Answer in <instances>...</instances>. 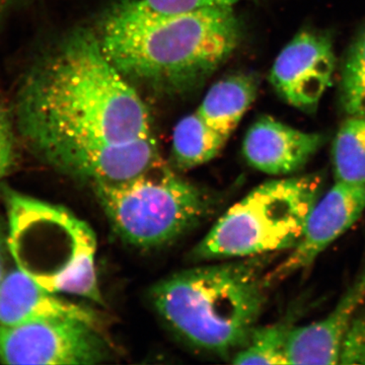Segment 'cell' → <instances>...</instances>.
Listing matches in <instances>:
<instances>
[{
	"label": "cell",
	"instance_id": "20",
	"mask_svg": "<svg viewBox=\"0 0 365 365\" xmlns=\"http://www.w3.org/2000/svg\"><path fill=\"white\" fill-rule=\"evenodd\" d=\"M14 160V132L13 124L9 121V116L0 106V180L2 179Z\"/></svg>",
	"mask_w": 365,
	"mask_h": 365
},
{
	"label": "cell",
	"instance_id": "11",
	"mask_svg": "<svg viewBox=\"0 0 365 365\" xmlns=\"http://www.w3.org/2000/svg\"><path fill=\"white\" fill-rule=\"evenodd\" d=\"M365 307V268L325 318L295 327L288 340L289 364H338L343 336Z\"/></svg>",
	"mask_w": 365,
	"mask_h": 365
},
{
	"label": "cell",
	"instance_id": "3",
	"mask_svg": "<svg viewBox=\"0 0 365 365\" xmlns=\"http://www.w3.org/2000/svg\"><path fill=\"white\" fill-rule=\"evenodd\" d=\"M267 275L252 262L181 271L151 289L158 316L198 349L230 356L246 344L267 300Z\"/></svg>",
	"mask_w": 365,
	"mask_h": 365
},
{
	"label": "cell",
	"instance_id": "9",
	"mask_svg": "<svg viewBox=\"0 0 365 365\" xmlns=\"http://www.w3.org/2000/svg\"><path fill=\"white\" fill-rule=\"evenodd\" d=\"M365 211V186L335 181L317 201L299 242L267 275L269 283L309 268L317 258L353 227Z\"/></svg>",
	"mask_w": 365,
	"mask_h": 365
},
{
	"label": "cell",
	"instance_id": "5",
	"mask_svg": "<svg viewBox=\"0 0 365 365\" xmlns=\"http://www.w3.org/2000/svg\"><path fill=\"white\" fill-rule=\"evenodd\" d=\"M325 182L322 173H314L256 187L220 216L194 249V258L241 259L292 250Z\"/></svg>",
	"mask_w": 365,
	"mask_h": 365
},
{
	"label": "cell",
	"instance_id": "15",
	"mask_svg": "<svg viewBox=\"0 0 365 365\" xmlns=\"http://www.w3.org/2000/svg\"><path fill=\"white\" fill-rule=\"evenodd\" d=\"M335 181L365 186V115H351L341 125L332 146Z\"/></svg>",
	"mask_w": 365,
	"mask_h": 365
},
{
	"label": "cell",
	"instance_id": "4",
	"mask_svg": "<svg viewBox=\"0 0 365 365\" xmlns=\"http://www.w3.org/2000/svg\"><path fill=\"white\" fill-rule=\"evenodd\" d=\"M7 249L16 268L54 294L104 304L97 271V237L61 206L21 194L7 197Z\"/></svg>",
	"mask_w": 365,
	"mask_h": 365
},
{
	"label": "cell",
	"instance_id": "10",
	"mask_svg": "<svg viewBox=\"0 0 365 365\" xmlns=\"http://www.w3.org/2000/svg\"><path fill=\"white\" fill-rule=\"evenodd\" d=\"M326 140L324 134L299 130L265 115L247 131L242 155L259 172L270 176H290L304 169Z\"/></svg>",
	"mask_w": 365,
	"mask_h": 365
},
{
	"label": "cell",
	"instance_id": "19",
	"mask_svg": "<svg viewBox=\"0 0 365 365\" xmlns=\"http://www.w3.org/2000/svg\"><path fill=\"white\" fill-rule=\"evenodd\" d=\"M163 13H182L212 7H232L242 0H143Z\"/></svg>",
	"mask_w": 365,
	"mask_h": 365
},
{
	"label": "cell",
	"instance_id": "2",
	"mask_svg": "<svg viewBox=\"0 0 365 365\" xmlns=\"http://www.w3.org/2000/svg\"><path fill=\"white\" fill-rule=\"evenodd\" d=\"M96 35L125 78L178 93L202 83L227 61L241 28L232 7L163 13L143 0H122L103 16Z\"/></svg>",
	"mask_w": 365,
	"mask_h": 365
},
{
	"label": "cell",
	"instance_id": "17",
	"mask_svg": "<svg viewBox=\"0 0 365 365\" xmlns=\"http://www.w3.org/2000/svg\"><path fill=\"white\" fill-rule=\"evenodd\" d=\"M340 100L348 116L365 115V26L352 43L343 64Z\"/></svg>",
	"mask_w": 365,
	"mask_h": 365
},
{
	"label": "cell",
	"instance_id": "1",
	"mask_svg": "<svg viewBox=\"0 0 365 365\" xmlns=\"http://www.w3.org/2000/svg\"><path fill=\"white\" fill-rule=\"evenodd\" d=\"M21 137L54 165L86 150L155 136L150 111L108 60L96 33L71 34L33 66L16 98Z\"/></svg>",
	"mask_w": 365,
	"mask_h": 365
},
{
	"label": "cell",
	"instance_id": "8",
	"mask_svg": "<svg viewBox=\"0 0 365 365\" xmlns=\"http://www.w3.org/2000/svg\"><path fill=\"white\" fill-rule=\"evenodd\" d=\"M336 63L330 38L304 30L297 33L276 57L269 79L287 104L314 113L332 86Z\"/></svg>",
	"mask_w": 365,
	"mask_h": 365
},
{
	"label": "cell",
	"instance_id": "12",
	"mask_svg": "<svg viewBox=\"0 0 365 365\" xmlns=\"http://www.w3.org/2000/svg\"><path fill=\"white\" fill-rule=\"evenodd\" d=\"M54 319H76L98 327L93 311L45 289L18 268L4 275L0 282V326Z\"/></svg>",
	"mask_w": 365,
	"mask_h": 365
},
{
	"label": "cell",
	"instance_id": "16",
	"mask_svg": "<svg viewBox=\"0 0 365 365\" xmlns=\"http://www.w3.org/2000/svg\"><path fill=\"white\" fill-rule=\"evenodd\" d=\"M294 328L290 322L256 327L246 344L234 355V364H289L288 340Z\"/></svg>",
	"mask_w": 365,
	"mask_h": 365
},
{
	"label": "cell",
	"instance_id": "18",
	"mask_svg": "<svg viewBox=\"0 0 365 365\" xmlns=\"http://www.w3.org/2000/svg\"><path fill=\"white\" fill-rule=\"evenodd\" d=\"M338 364H365V307L343 336Z\"/></svg>",
	"mask_w": 365,
	"mask_h": 365
},
{
	"label": "cell",
	"instance_id": "14",
	"mask_svg": "<svg viewBox=\"0 0 365 365\" xmlns=\"http://www.w3.org/2000/svg\"><path fill=\"white\" fill-rule=\"evenodd\" d=\"M228 139L211 129L198 113L193 112L178 122L173 133L174 167L189 170L210 162L220 155Z\"/></svg>",
	"mask_w": 365,
	"mask_h": 365
},
{
	"label": "cell",
	"instance_id": "6",
	"mask_svg": "<svg viewBox=\"0 0 365 365\" xmlns=\"http://www.w3.org/2000/svg\"><path fill=\"white\" fill-rule=\"evenodd\" d=\"M91 187L114 232L136 248L174 242L202 222L213 205L206 190L165 163L126 181Z\"/></svg>",
	"mask_w": 365,
	"mask_h": 365
},
{
	"label": "cell",
	"instance_id": "13",
	"mask_svg": "<svg viewBox=\"0 0 365 365\" xmlns=\"http://www.w3.org/2000/svg\"><path fill=\"white\" fill-rule=\"evenodd\" d=\"M253 74H234L211 86L196 112L213 130L230 138L258 93Z\"/></svg>",
	"mask_w": 365,
	"mask_h": 365
},
{
	"label": "cell",
	"instance_id": "21",
	"mask_svg": "<svg viewBox=\"0 0 365 365\" xmlns=\"http://www.w3.org/2000/svg\"><path fill=\"white\" fill-rule=\"evenodd\" d=\"M6 248H7L6 237L0 227V282L6 275Z\"/></svg>",
	"mask_w": 365,
	"mask_h": 365
},
{
	"label": "cell",
	"instance_id": "7",
	"mask_svg": "<svg viewBox=\"0 0 365 365\" xmlns=\"http://www.w3.org/2000/svg\"><path fill=\"white\" fill-rule=\"evenodd\" d=\"M109 357L98 327L76 319L0 326V362L4 364H97Z\"/></svg>",
	"mask_w": 365,
	"mask_h": 365
}]
</instances>
